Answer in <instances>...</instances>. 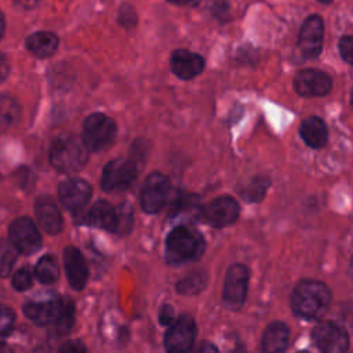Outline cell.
<instances>
[{
    "instance_id": "cell-1",
    "label": "cell",
    "mask_w": 353,
    "mask_h": 353,
    "mask_svg": "<svg viewBox=\"0 0 353 353\" xmlns=\"http://www.w3.org/2000/svg\"><path fill=\"white\" fill-rule=\"evenodd\" d=\"M331 291L317 280H302L291 295V307L302 319H319L330 306Z\"/></svg>"
},
{
    "instance_id": "cell-2",
    "label": "cell",
    "mask_w": 353,
    "mask_h": 353,
    "mask_svg": "<svg viewBox=\"0 0 353 353\" xmlns=\"http://www.w3.org/2000/svg\"><path fill=\"white\" fill-rule=\"evenodd\" d=\"M88 154L87 148L79 137L62 134L57 137L50 149V161L61 172H74L84 167Z\"/></svg>"
},
{
    "instance_id": "cell-3",
    "label": "cell",
    "mask_w": 353,
    "mask_h": 353,
    "mask_svg": "<svg viewBox=\"0 0 353 353\" xmlns=\"http://www.w3.org/2000/svg\"><path fill=\"white\" fill-rule=\"evenodd\" d=\"M204 243L199 232L189 226H176L174 228L165 241L167 258L171 262H183L190 261L203 252Z\"/></svg>"
},
{
    "instance_id": "cell-4",
    "label": "cell",
    "mask_w": 353,
    "mask_h": 353,
    "mask_svg": "<svg viewBox=\"0 0 353 353\" xmlns=\"http://www.w3.org/2000/svg\"><path fill=\"white\" fill-rule=\"evenodd\" d=\"M116 132V124L110 117L102 113H94L84 121L83 142L90 150H102L114 141Z\"/></svg>"
},
{
    "instance_id": "cell-5",
    "label": "cell",
    "mask_w": 353,
    "mask_h": 353,
    "mask_svg": "<svg viewBox=\"0 0 353 353\" xmlns=\"http://www.w3.org/2000/svg\"><path fill=\"white\" fill-rule=\"evenodd\" d=\"M138 174L137 164L128 159H114L102 171V188L108 192L125 190L135 181Z\"/></svg>"
},
{
    "instance_id": "cell-6",
    "label": "cell",
    "mask_w": 353,
    "mask_h": 353,
    "mask_svg": "<svg viewBox=\"0 0 353 353\" xmlns=\"http://www.w3.org/2000/svg\"><path fill=\"white\" fill-rule=\"evenodd\" d=\"M170 196V179L161 172H152L141 190V205L145 212L156 214L167 203Z\"/></svg>"
},
{
    "instance_id": "cell-7",
    "label": "cell",
    "mask_w": 353,
    "mask_h": 353,
    "mask_svg": "<svg viewBox=\"0 0 353 353\" xmlns=\"http://www.w3.org/2000/svg\"><path fill=\"white\" fill-rule=\"evenodd\" d=\"M196 338V323L192 316L182 314L171 325L164 336V346L168 353H186Z\"/></svg>"
},
{
    "instance_id": "cell-8",
    "label": "cell",
    "mask_w": 353,
    "mask_h": 353,
    "mask_svg": "<svg viewBox=\"0 0 353 353\" xmlns=\"http://www.w3.org/2000/svg\"><path fill=\"white\" fill-rule=\"evenodd\" d=\"M313 341L321 353H346L349 335L334 321H321L313 330Z\"/></svg>"
},
{
    "instance_id": "cell-9",
    "label": "cell",
    "mask_w": 353,
    "mask_h": 353,
    "mask_svg": "<svg viewBox=\"0 0 353 353\" xmlns=\"http://www.w3.org/2000/svg\"><path fill=\"white\" fill-rule=\"evenodd\" d=\"M250 272L247 266L241 263H234L228 269L225 277L223 288V301L228 307L239 309L247 296Z\"/></svg>"
},
{
    "instance_id": "cell-10",
    "label": "cell",
    "mask_w": 353,
    "mask_h": 353,
    "mask_svg": "<svg viewBox=\"0 0 353 353\" xmlns=\"http://www.w3.org/2000/svg\"><path fill=\"white\" fill-rule=\"evenodd\" d=\"M324 39V23L320 15L307 17L299 30L298 48L303 58L313 59L319 57L323 48Z\"/></svg>"
},
{
    "instance_id": "cell-11",
    "label": "cell",
    "mask_w": 353,
    "mask_h": 353,
    "mask_svg": "<svg viewBox=\"0 0 353 353\" xmlns=\"http://www.w3.org/2000/svg\"><path fill=\"white\" fill-rule=\"evenodd\" d=\"M8 233L10 241L17 247L19 252L33 254L41 247V236L33 221L28 216L15 219L10 225Z\"/></svg>"
},
{
    "instance_id": "cell-12",
    "label": "cell",
    "mask_w": 353,
    "mask_h": 353,
    "mask_svg": "<svg viewBox=\"0 0 353 353\" xmlns=\"http://www.w3.org/2000/svg\"><path fill=\"white\" fill-rule=\"evenodd\" d=\"M294 87L301 97H323L331 91L332 81L325 72L317 69H302L295 74Z\"/></svg>"
},
{
    "instance_id": "cell-13",
    "label": "cell",
    "mask_w": 353,
    "mask_h": 353,
    "mask_svg": "<svg viewBox=\"0 0 353 353\" xmlns=\"http://www.w3.org/2000/svg\"><path fill=\"white\" fill-rule=\"evenodd\" d=\"M240 207L230 196H222L211 200L203 210V219L214 226L223 228L232 225L239 218Z\"/></svg>"
},
{
    "instance_id": "cell-14",
    "label": "cell",
    "mask_w": 353,
    "mask_h": 353,
    "mask_svg": "<svg viewBox=\"0 0 353 353\" xmlns=\"http://www.w3.org/2000/svg\"><path fill=\"white\" fill-rule=\"evenodd\" d=\"M59 200L63 207L72 212H80L91 197V186L80 178H69L61 182Z\"/></svg>"
},
{
    "instance_id": "cell-15",
    "label": "cell",
    "mask_w": 353,
    "mask_h": 353,
    "mask_svg": "<svg viewBox=\"0 0 353 353\" xmlns=\"http://www.w3.org/2000/svg\"><path fill=\"white\" fill-rule=\"evenodd\" d=\"M170 65L172 73L182 79L190 80L199 76L204 70V59L201 55L192 52L189 50H175L171 54Z\"/></svg>"
},
{
    "instance_id": "cell-16",
    "label": "cell",
    "mask_w": 353,
    "mask_h": 353,
    "mask_svg": "<svg viewBox=\"0 0 353 353\" xmlns=\"http://www.w3.org/2000/svg\"><path fill=\"white\" fill-rule=\"evenodd\" d=\"M36 216L39 219L40 226L48 233V234H57L62 229V215L59 212V208L57 207L54 199L51 196H40L36 200L34 205Z\"/></svg>"
},
{
    "instance_id": "cell-17",
    "label": "cell",
    "mask_w": 353,
    "mask_h": 353,
    "mask_svg": "<svg viewBox=\"0 0 353 353\" xmlns=\"http://www.w3.org/2000/svg\"><path fill=\"white\" fill-rule=\"evenodd\" d=\"M63 261L69 284L74 290L84 288L88 279V269L81 252L76 247L69 245L63 251Z\"/></svg>"
},
{
    "instance_id": "cell-18",
    "label": "cell",
    "mask_w": 353,
    "mask_h": 353,
    "mask_svg": "<svg viewBox=\"0 0 353 353\" xmlns=\"http://www.w3.org/2000/svg\"><path fill=\"white\" fill-rule=\"evenodd\" d=\"M290 342V330L284 323L276 321L268 325L262 335V353H283Z\"/></svg>"
},
{
    "instance_id": "cell-19",
    "label": "cell",
    "mask_w": 353,
    "mask_h": 353,
    "mask_svg": "<svg viewBox=\"0 0 353 353\" xmlns=\"http://www.w3.org/2000/svg\"><path fill=\"white\" fill-rule=\"evenodd\" d=\"M299 132L305 143L310 148L320 149L328 141V130L325 123L316 116L306 117L299 127Z\"/></svg>"
},
{
    "instance_id": "cell-20",
    "label": "cell",
    "mask_w": 353,
    "mask_h": 353,
    "mask_svg": "<svg viewBox=\"0 0 353 353\" xmlns=\"http://www.w3.org/2000/svg\"><path fill=\"white\" fill-rule=\"evenodd\" d=\"M88 223L105 230L114 232L117 226V208H114L109 201H97L88 212Z\"/></svg>"
},
{
    "instance_id": "cell-21",
    "label": "cell",
    "mask_w": 353,
    "mask_h": 353,
    "mask_svg": "<svg viewBox=\"0 0 353 353\" xmlns=\"http://www.w3.org/2000/svg\"><path fill=\"white\" fill-rule=\"evenodd\" d=\"M74 323V303L70 298H59L51 327L57 335L68 334Z\"/></svg>"
},
{
    "instance_id": "cell-22",
    "label": "cell",
    "mask_w": 353,
    "mask_h": 353,
    "mask_svg": "<svg viewBox=\"0 0 353 353\" xmlns=\"http://www.w3.org/2000/svg\"><path fill=\"white\" fill-rule=\"evenodd\" d=\"M58 299L48 302H29L23 306V312L28 319L39 325H51L55 312H57Z\"/></svg>"
},
{
    "instance_id": "cell-23",
    "label": "cell",
    "mask_w": 353,
    "mask_h": 353,
    "mask_svg": "<svg viewBox=\"0 0 353 353\" xmlns=\"http://www.w3.org/2000/svg\"><path fill=\"white\" fill-rule=\"evenodd\" d=\"M26 46L39 57H50L58 47V37L51 32H37L28 37Z\"/></svg>"
},
{
    "instance_id": "cell-24",
    "label": "cell",
    "mask_w": 353,
    "mask_h": 353,
    "mask_svg": "<svg viewBox=\"0 0 353 353\" xmlns=\"http://www.w3.org/2000/svg\"><path fill=\"white\" fill-rule=\"evenodd\" d=\"M19 117V105L8 95L0 97V132L7 131Z\"/></svg>"
},
{
    "instance_id": "cell-25",
    "label": "cell",
    "mask_w": 353,
    "mask_h": 353,
    "mask_svg": "<svg viewBox=\"0 0 353 353\" xmlns=\"http://www.w3.org/2000/svg\"><path fill=\"white\" fill-rule=\"evenodd\" d=\"M34 274L43 284H52L59 277V268L57 259L52 255L43 256L34 269Z\"/></svg>"
},
{
    "instance_id": "cell-26",
    "label": "cell",
    "mask_w": 353,
    "mask_h": 353,
    "mask_svg": "<svg viewBox=\"0 0 353 353\" xmlns=\"http://www.w3.org/2000/svg\"><path fill=\"white\" fill-rule=\"evenodd\" d=\"M19 251L10 241L0 239V277H6L11 273Z\"/></svg>"
},
{
    "instance_id": "cell-27",
    "label": "cell",
    "mask_w": 353,
    "mask_h": 353,
    "mask_svg": "<svg viewBox=\"0 0 353 353\" xmlns=\"http://www.w3.org/2000/svg\"><path fill=\"white\" fill-rule=\"evenodd\" d=\"M204 287V276L201 273H193L181 280L176 285V290L181 294H197Z\"/></svg>"
},
{
    "instance_id": "cell-28",
    "label": "cell",
    "mask_w": 353,
    "mask_h": 353,
    "mask_svg": "<svg viewBox=\"0 0 353 353\" xmlns=\"http://www.w3.org/2000/svg\"><path fill=\"white\" fill-rule=\"evenodd\" d=\"M268 188V181L266 179H262V178H258L255 181H251L245 189L241 192L243 197L245 200H250V201H258L262 199L265 190Z\"/></svg>"
},
{
    "instance_id": "cell-29",
    "label": "cell",
    "mask_w": 353,
    "mask_h": 353,
    "mask_svg": "<svg viewBox=\"0 0 353 353\" xmlns=\"http://www.w3.org/2000/svg\"><path fill=\"white\" fill-rule=\"evenodd\" d=\"M131 228H132V211L130 205L124 204L117 208V226L114 233L125 234L131 230Z\"/></svg>"
},
{
    "instance_id": "cell-30",
    "label": "cell",
    "mask_w": 353,
    "mask_h": 353,
    "mask_svg": "<svg viewBox=\"0 0 353 353\" xmlns=\"http://www.w3.org/2000/svg\"><path fill=\"white\" fill-rule=\"evenodd\" d=\"M14 323H15L14 312L7 306L0 305V342H3L10 335V332L14 328Z\"/></svg>"
},
{
    "instance_id": "cell-31",
    "label": "cell",
    "mask_w": 353,
    "mask_h": 353,
    "mask_svg": "<svg viewBox=\"0 0 353 353\" xmlns=\"http://www.w3.org/2000/svg\"><path fill=\"white\" fill-rule=\"evenodd\" d=\"M33 284V270L29 266H23L12 276V285L18 291H25Z\"/></svg>"
},
{
    "instance_id": "cell-32",
    "label": "cell",
    "mask_w": 353,
    "mask_h": 353,
    "mask_svg": "<svg viewBox=\"0 0 353 353\" xmlns=\"http://www.w3.org/2000/svg\"><path fill=\"white\" fill-rule=\"evenodd\" d=\"M339 52L343 61L353 65V36H343L339 40Z\"/></svg>"
},
{
    "instance_id": "cell-33",
    "label": "cell",
    "mask_w": 353,
    "mask_h": 353,
    "mask_svg": "<svg viewBox=\"0 0 353 353\" xmlns=\"http://www.w3.org/2000/svg\"><path fill=\"white\" fill-rule=\"evenodd\" d=\"M137 22V15L134 8L130 6H123L120 8V23H123L125 28H132Z\"/></svg>"
},
{
    "instance_id": "cell-34",
    "label": "cell",
    "mask_w": 353,
    "mask_h": 353,
    "mask_svg": "<svg viewBox=\"0 0 353 353\" xmlns=\"http://www.w3.org/2000/svg\"><path fill=\"white\" fill-rule=\"evenodd\" d=\"M58 353H85V346L81 341H66L58 350Z\"/></svg>"
},
{
    "instance_id": "cell-35",
    "label": "cell",
    "mask_w": 353,
    "mask_h": 353,
    "mask_svg": "<svg viewBox=\"0 0 353 353\" xmlns=\"http://www.w3.org/2000/svg\"><path fill=\"white\" fill-rule=\"evenodd\" d=\"M160 323L163 325H171L174 323V310L171 306L168 305H164L160 310Z\"/></svg>"
},
{
    "instance_id": "cell-36",
    "label": "cell",
    "mask_w": 353,
    "mask_h": 353,
    "mask_svg": "<svg viewBox=\"0 0 353 353\" xmlns=\"http://www.w3.org/2000/svg\"><path fill=\"white\" fill-rule=\"evenodd\" d=\"M193 353H219V352H218L216 346L212 345L211 342H201V343L194 349Z\"/></svg>"
},
{
    "instance_id": "cell-37",
    "label": "cell",
    "mask_w": 353,
    "mask_h": 353,
    "mask_svg": "<svg viewBox=\"0 0 353 353\" xmlns=\"http://www.w3.org/2000/svg\"><path fill=\"white\" fill-rule=\"evenodd\" d=\"M10 72V63H8V59L6 58V55H3L0 52V83L7 77Z\"/></svg>"
},
{
    "instance_id": "cell-38",
    "label": "cell",
    "mask_w": 353,
    "mask_h": 353,
    "mask_svg": "<svg viewBox=\"0 0 353 353\" xmlns=\"http://www.w3.org/2000/svg\"><path fill=\"white\" fill-rule=\"evenodd\" d=\"M15 1L25 8H32L40 3V0H15Z\"/></svg>"
},
{
    "instance_id": "cell-39",
    "label": "cell",
    "mask_w": 353,
    "mask_h": 353,
    "mask_svg": "<svg viewBox=\"0 0 353 353\" xmlns=\"http://www.w3.org/2000/svg\"><path fill=\"white\" fill-rule=\"evenodd\" d=\"M172 4H176V6H194L197 4L200 0H167Z\"/></svg>"
},
{
    "instance_id": "cell-40",
    "label": "cell",
    "mask_w": 353,
    "mask_h": 353,
    "mask_svg": "<svg viewBox=\"0 0 353 353\" xmlns=\"http://www.w3.org/2000/svg\"><path fill=\"white\" fill-rule=\"evenodd\" d=\"M3 30H4V19H3V15L0 14V37L3 34Z\"/></svg>"
},
{
    "instance_id": "cell-41",
    "label": "cell",
    "mask_w": 353,
    "mask_h": 353,
    "mask_svg": "<svg viewBox=\"0 0 353 353\" xmlns=\"http://www.w3.org/2000/svg\"><path fill=\"white\" fill-rule=\"evenodd\" d=\"M350 274L353 277V258H352V262H350Z\"/></svg>"
},
{
    "instance_id": "cell-42",
    "label": "cell",
    "mask_w": 353,
    "mask_h": 353,
    "mask_svg": "<svg viewBox=\"0 0 353 353\" xmlns=\"http://www.w3.org/2000/svg\"><path fill=\"white\" fill-rule=\"evenodd\" d=\"M350 105L353 108V90H352V94H350Z\"/></svg>"
},
{
    "instance_id": "cell-43",
    "label": "cell",
    "mask_w": 353,
    "mask_h": 353,
    "mask_svg": "<svg viewBox=\"0 0 353 353\" xmlns=\"http://www.w3.org/2000/svg\"><path fill=\"white\" fill-rule=\"evenodd\" d=\"M320 3H325V4H328V3H331L332 0H319Z\"/></svg>"
},
{
    "instance_id": "cell-44",
    "label": "cell",
    "mask_w": 353,
    "mask_h": 353,
    "mask_svg": "<svg viewBox=\"0 0 353 353\" xmlns=\"http://www.w3.org/2000/svg\"><path fill=\"white\" fill-rule=\"evenodd\" d=\"M298 353H307V352H298Z\"/></svg>"
}]
</instances>
